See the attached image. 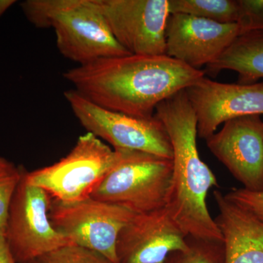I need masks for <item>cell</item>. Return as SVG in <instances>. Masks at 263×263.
<instances>
[{
	"label": "cell",
	"mask_w": 263,
	"mask_h": 263,
	"mask_svg": "<svg viewBox=\"0 0 263 263\" xmlns=\"http://www.w3.org/2000/svg\"><path fill=\"white\" fill-rule=\"evenodd\" d=\"M15 1L14 0H0V17L12 6Z\"/></svg>",
	"instance_id": "603a6c76"
},
{
	"label": "cell",
	"mask_w": 263,
	"mask_h": 263,
	"mask_svg": "<svg viewBox=\"0 0 263 263\" xmlns=\"http://www.w3.org/2000/svg\"><path fill=\"white\" fill-rule=\"evenodd\" d=\"M187 247L170 254L164 263H224L222 240L186 237Z\"/></svg>",
	"instance_id": "e0dca14e"
},
{
	"label": "cell",
	"mask_w": 263,
	"mask_h": 263,
	"mask_svg": "<svg viewBox=\"0 0 263 263\" xmlns=\"http://www.w3.org/2000/svg\"><path fill=\"white\" fill-rule=\"evenodd\" d=\"M219 209L215 221L224 248V263H263V222L214 191Z\"/></svg>",
	"instance_id": "5bb4252c"
},
{
	"label": "cell",
	"mask_w": 263,
	"mask_h": 263,
	"mask_svg": "<svg viewBox=\"0 0 263 263\" xmlns=\"http://www.w3.org/2000/svg\"><path fill=\"white\" fill-rule=\"evenodd\" d=\"M63 76L78 92L102 108L149 119L159 104L196 84L205 71L165 54H129L78 65Z\"/></svg>",
	"instance_id": "6da1fadb"
},
{
	"label": "cell",
	"mask_w": 263,
	"mask_h": 263,
	"mask_svg": "<svg viewBox=\"0 0 263 263\" xmlns=\"http://www.w3.org/2000/svg\"><path fill=\"white\" fill-rule=\"evenodd\" d=\"M27 263H33V262H27Z\"/></svg>",
	"instance_id": "cb8c5ba5"
},
{
	"label": "cell",
	"mask_w": 263,
	"mask_h": 263,
	"mask_svg": "<svg viewBox=\"0 0 263 263\" xmlns=\"http://www.w3.org/2000/svg\"><path fill=\"white\" fill-rule=\"evenodd\" d=\"M240 34L263 31V0H239Z\"/></svg>",
	"instance_id": "ffe728a7"
},
{
	"label": "cell",
	"mask_w": 263,
	"mask_h": 263,
	"mask_svg": "<svg viewBox=\"0 0 263 263\" xmlns=\"http://www.w3.org/2000/svg\"><path fill=\"white\" fill-rule=\"evenodd\" d=\"M98 137L86 133L79 137L70 153L56 163L25 171L27 182L43 189L53 200L75 202L91 197L121 158Z\"/></svg>",
	"instance_id": "5b68a950"
},
{
	"label": "cell",
	"mask_w": 263,
	"mask_h": 263,
	"mask_svg": "<svg viewBox=\"0 0 263 263\" xmlns=\"http://www.w3.org/2000/svg\"><path fill=\"white\" fill-rule=\"evenodd\" d=\"M121 158L91 197L135 214L166 207L173 160L139 151L120 149Z\"/></svg>",
	"instance_id": "277c9868"
},
{
	"label": "cell",
	"mask_w": 263,
	"mask_h": 263,
	"mask_svg": "<svg viewBox=\"0 0 263 263\" xmlns=\"http://www.w3.org/2000/svg\"><path fill=\"white\" fill-rule=\"evenodd\" d=\"M21 6L34 27L54 30L59 51L78 65L130 54L114 37L94 0H27Z\"/></svg>",
	"instance_id": "3957f363"
},
{
	"label": "cell",
	"mask_w": 263,
	"mask_h": 263,
	"mask_svg": "<svg viewBox=\"0 0 263 263\" xmlns=\"http://www.w3.org/2000/svg\"><path fill=\"white\" fill-rule=\"evenodd\" d=\"M170 13H181L221 24H237L239 0H168Z\"/></svg>",
	"instance_id": "2e32d148"
},
{
	"label": "cell",
	"mask_w": 263,
	"mask_h": 263,
	"mask_svg": "<svg viewBox=\"0 0 263 263\" xmlns=\"http://www.w3.org/2000/svg\"><path fill=\"white\" fill-rule=\"evenodd\" d=\"M186 92L196 114L197 136L202 139L230 119L263 115V82L224 84L203 77Z\"/></svg>",
	"instance_id": "8fae6325"
},
{
	"label": "cell",
	"mask_w": 263,
	"mask_h": 263,
	"mask_svg": "<svg viewBox=\"0 0 263 263\" xmlns=\"http://www.w3.org/2000/svg\"><path fill=\"white\" fill-rule=\"evenodd\" d=\"M206 69L213 76L223 70L234 71L239 84H257L263 80V31L240 34Z\"/></svg>",
	"instance_id": "9a60e30c"
},
{
	"label": "cell",
	"mask_w": 263,
	"mask_h": 263,
	"mask_svg": "<svg viewBox=\"0 0 263 263\" xmlns=\"http://www.w3.org/2000/svg\"><path fill=\"white\" fill-rule=\"evenodd\" d=\"M155 116L167 132L173 150L167 211L186 236L222 240L206 203L208 193L218 181L199 155L196 114L186 90L159 104Z\"/></svg>",
	"instance_id": "7a4b0ae2"
},
{
	"label": "cell",
	"mask_w": 263,
	"mask_h": 263,
	"mask_svg": "<svg viewBox=\"0 0 263 263\" xmlns=\"http://www.w3.org/2000/svg\"><path fill=\"white\" fill-rule=\"evenodd\" d=\"M205 141L210 152L243 189L263 191V121L260 116L230 119Z\"/></svg>",
	"instance_id": "30bf717a"
},
{
	"label": "cell",
	"mask_w": 263,
	"mask_h": 263,
	"mask_svg": "<svg viewBox=\"0 0 263 263\" xmlns=\"http://www.w3.org/2000/svg\"><path fill=\"white\" fill-rule=\"evenodd\" d=\"M186 237L166 207L135 214L118 237V263H164L187 247Z\"/></svg>",
	"instance_id": "4fadbf2b"
},
{
	"label": "cell",
	"mask_w": 263,
	"mask_h": 263,
	"mask_svg": "<svg viewBox=\"0 0 263 263\" xmlns=\"http://www.w3.org/2000/svg\"><path fill=\"white\" fill-rule=\"evenodd\" d=\"M0 263H17L5 238L0 236Z\"/></svg>",
	"instance_id": "7402d4cb"
},
{
	"label": "cell",
	"mask_w": 263,
	"mask_h": 263,
	"mask_svg": "<svg viewBox=\"0 0 263 263\" xmlns=\"http://www.w3.org/2000/svg\"><path fill=\"white\" fill-rule=\"evenodd\" d=\"M33 263H114L96 251L76 245L55 249Z\"/></svg>",
	"instance_id": "d6986e66"
},
{
	"label": "cell",
	"mask_w": 263,
	"mask_h": 263,
	"mask_svg": "<svg viewBox=\"0 0 263 263\" xmlns=\"http://www.w3.org/2000/svg\"><path fill=\"white\" fill-rule=\"evenodd\" d=\"M117 42L130 54H165L168 0H94Z\"/></svg>",
	"instance_id": "9c48e42d"
},
{
	"label": "cell",
	"mask_w": 263,
	"mask_h": 263,
	"mask_svg": "<svg viewBox=\"0 0 263 263\" xmlns=\"http://www.w3.org/2000/svg\"><path fill=\"white\" fill-rule=\"evenodd\" d=\"M224 196L263 222V191L251 192L243 188L233 189Z\"/></svg>",
	"instance_id": "44dd1931"
},
{
	"label": "cell",
	"mask_w": 263,
	"mask_h": 263,
	"mask_svg": "<svg viewBox=\"0 0 263 263\" xmlns=\"http://www.w3.org/2000/svg\"><path fill=\"white\" fill-rule=\"evenodd\" d=\"M239 34L238 24L171 13L166 27L165 55L201 70L215 62Z\"/></svg>",
	"instance_id": "7c38bea8"
},
{
	"label": "cell",
	"mask_w": 263,
	"mask_h": 263,
	"mask_svg": "<svg viewBox=\"0 0 263 263\" xmlns=\"http://www.w3.org/2000/svg\"><path fill=\"white\" fill-rule=\"evenodd\" d=\"M134 213L90 197L75 202L52 199L49 218L52 226L72 245L92 249L118 263L117 243L121 230Z\"/></svg>",
	"instance_id": "ba28073f"
},
{
	"label": "cell",
	"mask_w": 263,
	"mask_h": 263,
	"mask_svg": "<svg viewBox=\"0 0 263 263\" xmlns=\"http://www.w3.org/2000/svg\"><path fill=\"white\" fill-rule=\"evenodd\" d=\"M25 170L0 157V236L5 238L10 202Z\"/></svg>",
	"instance_id": "ac0fdd59"
},
{
	"label": "cell",
	"mask_w": 263,
	"mask_h": 263,
	"mask_svg": "<svg viewBox=\"0 0 263 263\" xmlns=\"http://www.w3.org/2000/svg\"><path fill=\"white\" fill-rule=\"evenodd\" d=\"M71 110L86 129L114 149L139 151L173 159L169 137L155 116L149 119L130 117L99 106L75 89L64 93Z\"/></svg>",
	"instance_id": "8992f818"
},
{
	"label": "cell",
	"mask_w": 263,
	"mask_h": 263,
	"mask_svg": "<svg viewBox=\"0 0 263 263\" xmlns=\"http://www.w3.org/2000/svg\"><path fill=\"white\" fill-rule=\"evenodd\" d=\"M25 171L10 202L5 235L17 263L32 262L55 249L72 245L52 226L51 197L43 189L27 182Z\"/></svg>",
	"instance_id": "52a82bcc"
}]
</instances>
